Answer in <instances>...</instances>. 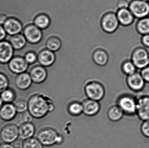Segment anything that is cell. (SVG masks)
<instances>
[{
    "label": "cell",
    "mask_w": 149,
    "mask_h": 148,
    "mask_svg": "<svg viewBox=\"0 0 149 148\" xmlns=\"http://www.w3.org/2000/svg\"><path fill=\"white\" fill-rule=\"evenodd\" d=\"M18 136V128L15 125L9 124L2 129L1 138L5 143H12L17 139Z\"/></svg>",
    "instance_id": "4fadbf2b"
},
{
    "label": "cell",
    "mask_w": 149,
    "mask_h": 148,
    "mask_svg": "<svg viewBox=\"0 0 149 148\" xmlns=\"http://www.w3.org/2000/svg\"><path fill=\"white\" fill-rule=\"evenodd\" d=\"M123 73L126 76L133 74L137 71L135 65L130 59H127L124 61L121 66Z\"/></svg>",
    "instance_id": "83f0119b"
},
{
    "label": "cell",
    "mask_w": 149,
    "mask_h": 148,
    "mask_svg": "<svg viewBox=\"0 0 149 148\" xmlns=\"http://www.w3.org/2000/svg\"><path fill=\"white\" fill-rule=\"evenodd\" d=\"M7 34L3 28V26L0 25V42L5 40Z\"/></svg>",
    "instance_id": "60d3db41"
},
{
    "label": "cell",
    "mask_w": 149,
    "mask_h": 148,
    "mask_svg": "<svg viewBox=\"0 0 149 148\" xmlns=\"http://www.w3.org/2000/svg\"><path fill=\"white\" fill-rule=\"evenodd\" d=\"M36 131L34 124L31 123H23L18 128L19 137L21 140H28L33 137Z\"/></svg>",
    "instance_id": "7402d4cb"
},
{
    "label": "cell",
    "mask_w": 149,
    "mask_h": 148,
    "mask_svg": "<svg viewBox=\"0 0 149 148\" xmlns=\"http://www.w3.org/2000/svg\"><path fill=\"white\" fill-rule=\"evenodd\" d=\"M68 112L73 116H79L83 113L82 104L78 102L72 103L69 105Z\"/></svg>",
    "instance_id": "f1b7e54d"
},
{
    "label": "cell",
    "mask_w": 149,
    "mask_h": 148,
    "mask_svg": "<svg viewBox=\"0 0 149 148\" xmlns=\"http://www.w3.org/2000/svg\"><path fill=\"white\" fill-rule=\"evenodd\" d=\"M108 116L110 120L118 122L124 116V114L118 105H114L109 108L108 111Z\"/></svg>",
    "instance_id": "d4e9b609"
},
{
    "label": "cell",
    "mask_w": 149,
    "mask_h": 148,
    "mask_svg": "<svg viewBox=\"0 0 149 148\" xmlns=\"http://www.w3.org/2000/svg\"><path fill=\"white\" fill-rule=\"evenodd\" d=\"M141 41L143 47L146 48H149V34L142 35Z\"/></svg>",
    "instance_id": "74e56055"
},
{
    "label": "cell",
    "mask_w": 149,
    "mask_h": 148,
    "mask_svg": "<svg viewBox=\"0 0 149 148\" xmlns=\"http://www.w3.org/2000/svg\"><path fill=\"white\" fill-rule=\"evenodd\" d=\"M14 51L9 42L3 40L0 42V63H8L14 57Z\"/></svg>",
    "instance_id": "9a60e30c"
},
{
    "label": "cell",
    "mask_w": 149,
    "mask_h": 148,
    "mask_svg": "<svg viewBox=\"0 0 149 148\" xmlns=\"http://www.w3.org/2000/svg\"><path fill=\"white\" fill-rule=\"evenodd\" d=\"M33 83L29 73L24 72L17 75L15 79V85L18 89L25 90L31 87Z\"/></svg>",
    "instance_id": "d6986e66"
},
{
    "label": "cell",
    "mask_w": 149,
    "mask_h": 148,
    "mask_svg": "<svg viewBox=\"0 0 149 148\" xmlns=\"http://www.w3.org/2000/svg\"><path fill=\"white\" fill-rule=\"evenodd\" d=\"M106 90L103 85L100 83L93 81L85 86L84 93L88 99L99 101L104 98Z\"/></svg>",
    "instance_id": "5b68a950"
},
{
    "label": "cell",
    "mask_w": 149,
    "mask_h": 148,
    "mask_svg": "<svg viewBox=\"0 0 149 148\" xmlns=\"http://www.w3.org/2000/svg\"><path fill=\"white\" fill-rule=\"evenodd\" d=\"M101 25L107 33L112 34L115 32L120 26L116 13L109 12L104 15L102 19Z\"/></svg>",
    "instance_id": "9c48e42d"
},
{
    "label": "cell",
    "mask_w": 149,
    "mask_h": 148,
    "mask_svg": "<svg viewBox=\"0 0 149 148\" xmlns=\"http://www.w3.org/2000/svg\"><path fill=\"white\" fill-rule=\"evenodd\" d=\"M33 24L42 30H44L49 28L50 25V18L45 14H41L35 18Z\"/></svg>",
    "instance_id": "484cf974"
},
{
    "label": "cell",
    "mask_w": 149,
    "mask_h": 148,
    "mask_svg": "<svg viewBox=\"0 0 149 148\" xmlns=\"http://www.w3.org/2000/svg\"><path fill=\"white\" fill-rule=\"evenodd\" d=\"M28 111L33 117L43 118L54 109L53 103L44 94H38L32 96L28 103Z\"/></svg>",
    "instance_id": "6da1fadb"
},
{
    "label": "cell",
    "mask_w": 149,
    "mask_h": 148,
    "mask_svg": "<svg viewBox=\"0 0 149 148\" xmlns=\"http://www.w3.org/2000/svg\"><path fill=\"white\" fill-rule=\"evenodd\" d=\"M3 28L8 34L14 35L22 33L24 28L21 21L16 18H8L3 23Z\"/></svg>",
    "instance_id": "7c38bea8"
},
{
    "label": "cell",
    "mask_w": 149,
    "mask_h": 148,
    "mask_svg": "<svg viewBox=\"0 0 149 148\" xmlns=\"http://www.w3.org/2000/svg\"><path fill=\"white\" fill-rule=\"evenodd\" d=\"M135 29L141 36L149 34V16L138 19L136 23Z\"/></svg>",
    "instance_id": "cb8c5ba5"
},
{
    "label": "cell",
    "mask_w": 149,
    "mask_h": 148,
    "mask_svg": "<svg viewBox=\"0 0 149 148\" xmlns=\"http://www.w3.org/2000/svg\"><path fill=\"white\" fill-rule=\"evenodd\" d=\"M8 64L10 70L17 74L26 72L29 65L24 57L19 56H14Z\"/></svg>",
    "instance_id": "5bb4252c"
},
{
    "label": "cell",
    "mask_w": 149,
    "mask_h": 148,
    "mask_svg": "<svg viewBox=\"0 0 149 148\" xmlns=\"http://www.w3.org/2000/svg\"><path fill=\"white\" fill-rule=\"evenodd\" d=\"M143 1H146L149 2V0H143Z\"/></svg>",
    "instance_id": "f6af8a7d"
},
{
    "label": "cell",
    "mask_w": 149,
    "mask_h": 148,
    "mask_svg": "<svg viewBox=\"0 0 149 148\" xmlns=\"http://www.w3.org/2000/svg\"><path fill=\"white\" fill-rule=\"evenodd\" d=\"M23 148H43V145L37 138L31 137L24 141Z\"/></svg>",
    "instance_id": "4dcf8cb0"
},
{
    "label": "cell",
    "mask_w": 149,
    "mask_h": 148,
    "mask_svg": "<svg viewBox=\"0 0 149 148\" xmlns=\"http://www.w3.org/2000/svg\"><path fill=\"white\" fill-rule=\"evenodd\" d=\"M140 131L144 137L149 139V120L142 121L140 126Z\"/></svg>",
    "instance_id": "e575fe53"
},
{
    "label": "cell",
    "mask_w": 149,
    "mask_h": 148,
    "mask_svg": "<svg viewBox=\"0 0 149 148\" xmlns=\"http://www.w3.org/2000/svg\"><path fill=\"white\" fill-rule=\"evenodd\" d=\"M117 103L125 115H136L137 98L135 96L130 94H123L118 98Z\"/></svg>",
    "instance_id": "3957f363"
},
{
    "label": "cell",
    "mask_w": 149,
    "mask_h": 148,
    "mask_svg": "<svg viewBox=\"0 0 149 148\" xmlns=\"http://www.w3.org/2000/svg\"><path fill=\"white\" fill-rule=\"evenodd\" d=\"M116 14L120 25L123 27H129L134 23L136 19L129 8L119 9Z\"/></svg>",
    "instance_id": "2e32d148"
},
{
    "label": "cell",
    "mask_w": 149,
    "mask_h": 148,
    "mask_svg": "<svg viewBox=\"0 0 149 148\" xmlns=\"http://www.w3.org/2000/svg\"><path fill=\"white\" fill-rule=\"evenodd\" d=\"M0 97L5 103H12L15 98V93L13 89L8 88L1 93Z\"/></svg>",
    "instance_id": "f546056e"
},
{
    "label": "cell",
    "mask_w": 149,
    "mask_h": 148,
    "mask_svg": "<svg viewBox=\"0 0 149 148\" xmlns=\"http://www.w3.org/2000/svg\"><path fill=\"white\" fill-rule=\"evenodd\" d=\"M130 2L127 0H119L117 6L118 9L121 8H129Z\"/></svg>",
    "instance_id": "f35d334b"
},
{
    "label": "cell",
    "mask_w": 149,
    "mask_h": 148,
    "mask_svg": "<svg viewBox=\"0 0 149 148\" xmlns=\"http://www.w3.org/2000/svg\"><path fill=\"white\" fill-rule=\"evenodd\" d=\"M17 111L15 107L11 103H5L0 109V118L3 120H11L16 115Z\"/></svg>",
    "instance_id": "44dd1931"
},
{
    "label": "cell",
    "mask_w": 149,
    "mask_h": 148,
    "mask_svg": "<svg viewBox=\"0 0 149 148\" xmlns=\"http://www.w3.org/2000/svg\"><path fill=\"white\" fill-rule=\"evenodd\" d=\"M130 59L137 70H141L149 65V51L143 46L136 47L131 50Z\"/></svg>",
    "instance_id": "7a4b0ae2"
},
{
    "label": "cell",
    "mask_w": 149,
    "mask_h": 148,
    "mask_svg": "<svg viewBox=\"0 0 149 148\" xmlns=\"http://www.w3.org/2000/svg\"><path fill=\"white\" fill-rule=\"evenodd\" d=\"M136 115L142 121L149 120V95L137 98Z\"/></svg>",
    "instance_id": "8fae6325"
},
{
    "label": "cell",
    "mask_w": 149,
    "mask_h": 148,
    "mask_svg": "<svg viewBox=\"0 0 149 148\" xmlns=\"http://www.w3.org/2000/svg\"><path fill=\"white\" fill-rule=\"evenodd\" d=\"M56 60L55 52L47 49L43 50L38 55V61L41 66L47 67L53 65Z\"/></svg>",
    "instance_id": "e0dca14e"
},
{
    "label": "cell",
    "mask_w": 149,
    "mask_h": 148,
    "mask_svg": "<svg viewBox=\"0 0 149 148\" xmlns=\"http://www.w3.org/2000/svg\"><path fill=\"white\" fill-rule=\"evenodd\" d=\"M12 146L14 148H23L24 142L22 140L17 139L12 142Z\"/></svg>",
    "instance_id": "ab89813d"
},
{
    "label": "cell",
    "mask_w": 149,
    "mask_h": 148,
    "mask_svg": "<svg viewBox=\"0 0 149 148\" xmlns=\"http://www.w3.org/2000/svg\"><path fill=\"white\" fill-rule=\"evenodd\" d=\"M9 42L15 50H19L25 47L27 41L23 33L14 35H10L7 34L5 40Z\"/></svg>",
    "instance_id": "ffe728a7"
},
{
    "label": "cell",
    "mask_w": 149,
    "mask_h": 148,
    "mask_svg": "<svg viewBox=\"0 0 149 148\" xmlns=\"http://www.w3.org/2000/svg\"><path fill=\"white\" fill-rule=\"evenodd\" d=\"M15 106L18 113H23L26 111L28 108V103L22 100H19L17 101Z\"/></svg>",
    "instance_id": "d6a6232c"
},
{
    "label": "cell",
    "mask_w": 149,
    "mask_h": 148,
    "mask_svg": "<svg viewBox=\"0 0 149 148\" xmlns=\"http://www.w3.org/2000/svg\"><path fill=\"white\" fill-rule=\"evenodd\" d=\"M83 114L88 116L96 115L100 112V106L99 101L87 98L81 103Z\"/></svg>",
    "instance_id": "ac0fdd59"
},
{
    "label": "cell",
    "mask_w": 149,
    "mask_h": 148,
    "mask_svg": "<svg viewBox=\"0 0 149 148\" xmlns=\"http://www.w3.org/2000/svg\"><path fill=\"white\" fill-rule=\"evenodd\" d=\"M37 138L43 146H51L60 144L63 138L56 130L52 128H45L38 132Z\"/></svg>",
    "instance_id": "277c9868"
},
{
    "label": "cell",
    "mask_w": 149,
    "mask_h": 148,
    "mask_svg": "<svg viewBox=\"0 0 149 148\" xmlns=\"http://www.w3.org/2000/svg\"><path fill=\"white\" fill-rule=\"evenodd\" d=\"M126 83L131 91L135 93H138L144 89L146 83L140 72L136 71L133 74L127 76Z\"/></svg>",
    "instance_id": "ba28073f"
},
{
    "label": "cell",
    "mask_w": 149,
    "mask_h": 148,
    "mask_svg": "<svg viewBox=\"0 0 149 148\" xmlns=\"http://www.w3.org/2000/svg\"><path fill=\"white\" fill-rule=\"evenodd\" d=\"M140 70V73L145 82L149 83V65Z\"/></svg>",
    "instance_id": "8d00e7d4"
},
{
    "label": "cell",
    "mask_w": 149,
    "mask_h": 148,
    "mask_svg": "<svg viewBox=\"0 0 149 148\" xmlns=\"http://www.w3.org/2000/svg\"><path fill=\"white\" fill-rule=\"evenodd\" d=\"M128 8L136 19L138 20L149 16V2L132 0L130 2Z\"/></svg>",
    "instance_id": "8992f818"
},
{
    "label": "cell",
    "mask_w": 149,
    "mask_h": 148,
    "mask_svg": "<svg viewBox=\"0 0 149 148\" xmlns=\"http://www.w3.org/2000/svg\"><path fill=\"white\" fill-rule=\"evenodd\" d=\"M2 129L0 127V137H1V133Z\"/></svg>",
    "instance_id": "ee69618b"
},
{
    "label": "cell",
    "mask_w": 149,
    "mask_h": 148,
    "mask_svg": "<svg viewBox=\"0 0 149 148\" xmlns=\"http://www.w3.org/2000/svg\"><path fill=\"white\" fill-rule=\"evenodd\" d=\"M26 61L29 65L34 64L38 61V55L32 51L26 53L24 57Z\"/></svg>",
    "instance_id": "836d02e7"
},
{
    "label": "cell",
    "mask_w": 149,
    "mask_h": 148,
    "mask_svg": "<svg viewBox=\"0 0 149 148\" xmlns=\"http://www.w3.org/2000/svg\"><path fill=\"white\" fill-rule=\"evenodd\" d=\"M0 148H14L12 145L9 143H5L0 145Z\"/></svg>",
    "instance_id": "b9f144b4"
},
{
    "label": "cell",
    "mask_w": 149,
    "mask_h": 148,
    "mask_svg": "<svg viewBox=\"0 0 149 148\" xmlns=\"http://www.w3.org/2000/svg\"><path fill=\"white\" fill-rule=\"evenodd\" d=\"M33 117L29 111H24L21 115V119L23 123H31Z\"/></svg>",
    "instance_id": "d590c367"
},
{
    "label": "cell",
    "mask_w": 149,
    "mask_h": 148,
    "mask_svg": "<svg viewBox=\"0 0 149 148\" xmlns=\"http://www.w3.org/2000/svg\"><path fill=\"white\" fill-rule=\"evenodd\" d=\"M93 59L97 65L105 66L108 63L109 56L106 50L100 49L96 50L94 52Z\"/></svg>",
    "instance_id": "603a6c76"
},
{
    "label": "cell",
    "mask_w": 149,
    "mask_h": 148,
    "mask_svg": "<svg viewBox=\"0 0 149 148\" xmlns=\"http://www.w3.org/2000/svg\"><path fill=\"white\" fill-rule=\"evenodd\" d=\"M62 46L61 40L56 36H52L50 37L46 42V49L54 52H56L59 50Z\"/></svg>",
    "instance_id": "4316f807"
},
{
    "label": "cell",
    "mask_w": 149,
    "mask_h": 148,
    "mask_svg": "<svg viewBox=\"0 0 149 148\" xmlns=\"http://www.w3.org/2000/svg\"><path fill=\"white\" fill-rule=\"evenodd\" d=\"M9 82L7 76L0 73V94L9 88Z\"/></svg>",
    "instance_id": "1f68e13d"
},
{
    "label": "cell",
    "mask_w": 149,
    "mask_h": 148,
    "mask_svg": "<svg viewBox=\"0 0 149 148\" xmlns=\"http://www.w3.org/2000/svg\"><path fill=\"white\" fill-rule=\"evenodd\" d=\"M22 33L27 42L32 44L38 43L42 39V30L34 24H30L26 26L24 29Z\"/></svg>",
    "instance_id": "30bf717a"
},
{
    "label": "cell",
    "mask_w": 149,
    "mask_h": 148,
    "mask_svg": "<svg viewBox=\"0 0 149 148\" xmlns=\"http://www.w3.org/2000/svg\"><path fill=\"white\" fill-rule=\"evenodd\" d=\"M26 72L29 73L32 82L34 83H42L48 77L47 69L40 65L38 61L34 64L29 65Z\"/></svg>",
    "instance_id": "52a82bcc"
},
{
    "label": "cell",
    "mask_w": 149,
    "mask_h": 148,
    "mask_svg": "<svg viewBox=\"0 0 149 148\" xmlns=\"http://www.w3.org/2000/svg\"><path fill=\"white\" fill-rule=\"evenodd\" d=\"M3 102L2 101L1 99V97H0V109L1 107L2 106V103Z\"/></svg>",
    "instance_id": "7bdbcfd3"
}]
</instances>
